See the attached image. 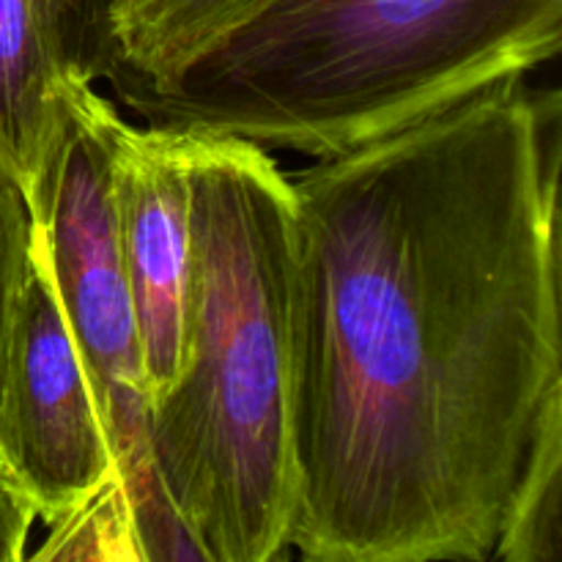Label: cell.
<instances>
[{"label":"cell","instance_id":"obj_8","mask_svg":"<svg viewBox=\"0 0 562 562\" xmlns=\"http://www.w3.org/2000/svg\"><path fill=\"white\" fill-rule=\"evenodd\" d=\"M261 0H119L110 11V69L102 82L140 80L179 64Z\"/></svg>","mask_w":562,"mask_h":562},{"label":"cell","instance_id":"obj_11","mask_svg":"<svg viewBox=\"0 0 562 562\" xmlns=\"http://www.w3.org/2000/svg\"><path fill=\"white\" fill-rule=\"evenodd\" d=\"M27 241H31V214L25 198L0 165V366H3L16 291L25 272Z\"/></svg>","mask_w":562,"mask_h":562},{"label":"cell","instance_id":"obj_3","mask_svg":"<svg viewBox=\"0 0 562 562\" xmlns=\"http://www.w3.org/2000/svg\"><path fill=\"white\" fill-rule=\"evenodd\" d=\"M190 132L184 357L151 453L206 562L289 552L294 192L258 143Z\"/></svg>","mask_w":562,"mask_h":562},{"label":"cell","instance_id":"obj_2","mask_svg":"<svg viewBox=\"0 0 562 562\" xmlns=\"http://www.w3.org/2000/svg\"><path fill=\"white\" fill-rule=\"evenodd\" d=\"M560 47L562 0H261L110 91L146 124L322 159L525 80Z\"/></svg>","mask_w":562,"mask_h":562},{"label":"cell","instance_id":"obj_10","mask_svg":"<svg viewBox=\"0 0 562 562\" xmlns=\"http://www.w3.org/2000/svg\"><path fill=\"white\" fill-rule=\"evenodd\" d=\"M47 527L49 536L31 554L33 560L143 562L132 508L119 477L104 483L86 503Z\"/></svg>","mask_w":562,"mask_h":562},{"label":"cell","instance_id":"obj_6","mask_svg":"<svg viewBox=\"0 0 562 562\" xmlns=\"http://www.w3.org/2000/svg\"><path fill=\"white\" fill-rule=\"evenodd\" d=\"M115 225L140 335L148 409L176 384L190 283V132L110 119Z\"/></svg>","mask_w":562,"mask_h":562},{"label":"cell","instance_id":"obj_9","mask_svg":"<svg viewBox=\"0 0 562 562\" xmlns=\"http://www.w3.org/2000/svg\"><path fill=\"white\" fill-rule=\"evenodd\" d=\"M492 560H562V401L543 415L532 437Z\"/></svg>","mask_w":562,"mask_h":562},{"label":"cell","instance_id":"obj_4","mask_svg":"<svg viewBox=\"0 0 562 562\" xmlns=\"http://www.w3.org/2000/svg\"><path fill=\"white\" fill-rule=\"evenodd\" d=\"M115 104L82 82L69 93L58 148L27 203L69 333L113 445L115 477L140 530L173 516L151 453L148 387L115 225L110 119Z\"/></svg>","mask_w":562,"mask_h":562},{"label":"cell","instance_id":"obj_1","mask_svg":"<svg viewBox=\"0 0 562 562\" xmlns=\"http://www.w3.org/2000/svg\"><path fill=\"white\" fill-rule=\"evenodd\" d=\"M560 121L510 80L291 179L305 560H492L562 401Z\"/></svg>","mask_w":562,"mask_h":562},{"label":"cell","instance_id":"obj_13","mask_svg":"<svg viewBox=\"0 0 562 562\" xmlns=\"http://www.w3.org/2000/svg\"><path fill=\"white\" fill-rule=\"evenodd\" d=\"M104 3H108V11H113V5L119 3V0H104Z\"/></svg>","mask_w":562,"mask_h":562},{"label":"cell","instance_id":"obj_7","mask_svg":"<svg viewBox=\"0 0 562 562\" xmlns=\"http://www.w3.org/2000/svg\"><path fill=\"white\" fill-rule=\"evenodd\" d=\"M110 69L104 0H0V165L36 198L75 86Z\"/></svg>","mask_w":562,"mask_h":562},{"label":"cell","instance_id":"obj_5","mask_svg":"<svg viewBox=\"0 0 562 562\" xmlns=\"http://www.w3.org/2000/svg\"><path fill=\"white\" fill-rule=\"evenodd\" d=\"M0 461L44 525L115 477L108 426L33 228L0 366Z\"/></svg>","mask_w":562,"mask_h":562},{"label":"cell","instance_id":"obj_12","mask_svg":"<svg viewBox=\"0 0 562 562\" xmlns=\"http://www.w3.org/2000/svg\"><path fill=\"white\" fill-rule=\"evenodd\" d=\"M38 519L36 505L14 472L0 461V562L25 560L33 521Z\"/></svg>","mask_w":562,"mask_h":562}]
</instances>
